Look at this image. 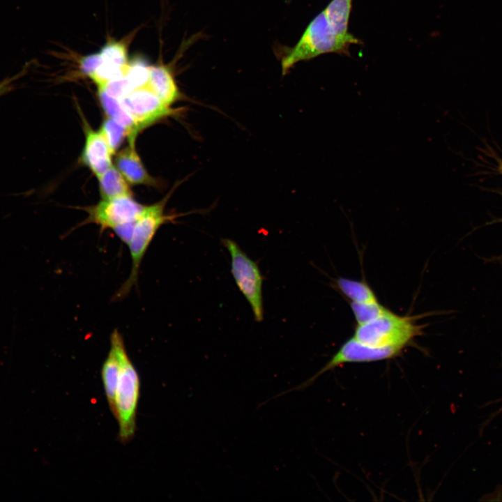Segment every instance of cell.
<instances>
[{"label": "cell", "mask_w": 502, "mask_h": 502, "mask_svg": "<svg viewBox=\"0 0 502 502\" xmlns=\"http://www.w3.org/2000/svg\"><path fill=\"white\" fill-rule=\"evenodd\" d=\"M363 42L353 35L344 37L335 32L322 10L308 24L302 36L293 47L280 50L282 75L300 61H309L321 54L336 53L350 56L351 45Z\"/></svg>", "instance_id": "obj_1"}, {"label": "cell", "mask_w": 502, "mask_h": 502, "mask_svg": "<svg viewBox=\"0 0 502 502\" xmlns=\"http://www.w3.org/2000/svg\"><path fill=\"white\" fill-rule=\"evenodd\" d=\"M110 342L115 346L120 359L115 411L113 416L119 425V439L126 443L134 437L136 432L140 380L138 372L128 354L123 335L118 329L112 331Z\"/></svg>", "instance_id": "obj_2"}, {"label": "cell", "mask_w": 502, "mask_h": 502, "mask_svg": "<svg viewBox=\"0 0 502 502\" xmlns=\"http://www.w3.org/2000/svg\"><path fill=\"white\" fill-rule=\"evenodd\" d=\"M167 196L160 201L145 206L135 220L131 238L128 244L131 258V271L128 279L114 296V300H122L137 285L142 260L158 229L162 225L172 222L178 215L165 213Z\"/></svg>", "instance_id": "obj_3"}, {"label": "cell", "mask_w": 502, "mask_h": 502, "mask_svg": "<svg viewBox=\"0 0 502 502\" xmlns=\"http://www.w3.org/2000/svg\"><path fill=\"white\" fill-rule=\"evenodd\" d=\"M416 319L390 310L363 325H357L353 337L372 347H393L404 349L421 333Z\"/></svg>", "instance_id": "obj_4"}, {"label": "cell", "mask_w": 502, "mask_h": 502, "mask_svg": "<svg viewBox=\"0 0 502 502\" xmlns=\"http://www.w3.org/2000/svg\"><path fill=\"white\" fill-rule=\"evenodd\" d=\"M222 243L230 254L231 271L237 287L250 305L255 321H262L263 277L257 264L249 258L235 241L223 238Z\"/></svg>", "instance_id": "obj_5"}, {"label": "cell", "mask_w": 502, "mask_h": 502, "mask_svg": "<svg viewBox=\"0 0 502 502\" xmlns=\"http://www.w3.org/2000/svg\"><path fill=\"white\" fill-rule=\"evenodd\" d=\"M129 61L127 45L112 39L98 52L82 56L79 68L98 87L121 76Z\"/></svg>", "instance_id": "obj_6"}, {"label": "cell", "mask_w": 502, "mask_h": 502, "mask_svg": "<svg viewBox=\"0 0 502 502\" xmlns=\"http://www.w3.org/2000/svg\"><path fill=\"white\" fill-rule=\"evenodd\" d=\"M403 349L393 347H372L365 344L353 337L347 340L331 357L327 363L316 374L302 383L282 391L275 397H280L292 391L303 390L310 386L321 374L337 367L349 363H370L387 360L397 356Z\"/></svg>", "instance_id": "obj_7"}, {"label": "cell", "mask_w": 502, "mask_h": 502, "mask_svg": "<svg viewBox=\"0 0 502 502\" xmlns=\"http://www.w3.org/2000/svg\"><path fill=\"white\" fill-rule=\"evenodd\" d=\"M119 100L130 114L139 130L161 119L181 112L164 102L151 89L149 81L145 84L132 86L131 91Z\"/></svg>", "instance_id": "obj_8"}, {"label": "cell", "mask_w": 502, "mask_h": 502, "mask_svg": "<svg viewBox=\"0 0 502 502\" xmlns=\"http://www.w3.org/2000/svg\"><path fill=\"white\" fill-rule=\"evenodd\" d=\"M144 207L132 197L102 199L96 205L84 208L88 216L82 225L93 223L102 231H114L122 225L135 222Z\"/></svg>", "instance_id": "obj_9"}, {"label": "cell", "mask_w": 502, "mask_h": 502, "mask_svg": "<svg viewBox=\"0 0 502 502\" xmlns=\"http://www.w3.org/2000/svg\"><path fill=\"white\" fill-rule=\"evenodd\" d=\"M84 124L85 142L82 154V162L99 178L112 166L113 153L100 132L93 130L85 121Z\"/></svg>", "instance_id": "obj_10"}, {"label": "cell", "mask_w": 502, "mask_h": 502, "mask_svg": "<svg viewBox=\"0 0 502 502\" xmlns=\"http://www.w3.org/2000/svg\"><path fill=\"white\" fill-rule=\"evenodd\" d=\"M136 137H129V144L116 158V166L127 181L135 185H156L155 179L146 169L135 149Z\"/></svg>", "instance_id": "obj_11"}, {"label": "cell", "mask_w": 502, "mask_h": 502, "mask_svg": "<svg viewBox=\"0 0 502 502\" xmlns=\"http://www.w3.org/2000/svg\"><path fill=\"white\" fill-rule=\"evenodd\" d=\"M149 84L153 92L169 106L183 98L173 73L163 64L151 65Z\"/></svg>", "instance_id": "obj_12"}, {"label": "cell", "mask_w": 502, "mask_h": 502, "mask_svg": "<svg viewBox=\"0 0 502 502\" xmlns=\"http://www.w3.org/2000/svg\"><path fill=\"white\" fill-rule=\"evenodd\" d=\"M120 371V359L115 346L110 342V349L101 369L102 381L107 401L112 413L115 411V397Z\"/></svg>", "instance_id": "obj_13"}, {"label": "cell", "mask_w": 502, "mask_h": 502, "mask_svg": "<svg viewBox=\"0 0 502 502\" xmlns=\"http://www.w3.org/2000/svg\"><path fill=\"white\" fill-rule=\"evenodd\" d=\"M102 199L132 197V191L127 181L113 165L98 178Z\"/></svg>", "instance_id": "obj_14"}, {"label": "cell", "mask_w": 502, "mask_h": 502, "mask_svg": "<svg viewBox=\"0 0 502 502\" xmlns=\"http://www.w3.org/2000/svg\"><path fill=\"white\" fill-rule=\"evenodd\" d=\"M353 0H331L324 10L326 17L336 33L344 37L353 36L349 31V22Z\"/></svg>", "instance_id": "obj_15"}, {"label": "cell", "mask_w": 502, "mask_h": 502, "mask_svg": "<svg viewBox=\"0 0 502 502\" xmlns=\"http://www.w3.org/2000/svg\"><path fill=\"white\" fill-rule=\"evenodd\" d=\"M98 96L102 107L108 117L124 127L128 132V137H136L139 130L120 101L102 92L98 91Z\"/></svg>", "instance_id": "obj_16"}, {"label": "cell", "mask_w": 502, "mask_h": 502, "mask_svg": "<svg viewBox=\"0 0 502 502\" xmlns=\"http://www.w3.org/2000/svg\"><path fill=\"white\" fill-rule=\"evenodd\" d=\"M339 290L353 303H374L378 299L372 288L364 281L339 277L336 280Z\"/></svg>", "instance_id": "obj_17"}, {"label": "cell", "mask_w": 502, "mask_h": 502, "mask_svg": "<svg viewBox=\"0 0 502 502\" xmlns=\"http://www.w3.org/2000/svg\"><path fill=\"white\" fill-rule=\"evenodd\" d=\"M351 308L358 325H363L378 318L388 309L377 302L351 303Z\"/></svg>", "instance_id": "obj_18"}, {"label": "cell", "mask_w": 502, "mask_h": 502, "mask_svg": "<svg viewBox=\"0 0 502 502\" xmlns=\"http://www.w3.org/2000/svg\"><path fill=\"white\" fill-rule=\"evenodd\" d=\"M99 131L106 140L113 154L121 146L125 137L129 135L124 127L110 118L103 121Z\"/></svg>", "instance_id": "obj_19"}, {"label": "cell", "mask_w": 502, "mask_h": 502, "mask_svg": "<svg viewBox=\"0 0 502 502\" xmlns=\"http://www.w3.org/2000/svg\"><path fill=\"white\" fill-rule=\"evenodd\" d=\"M24 74V71L19 73L15 76L6 79L0 82V96L6 93L12 89L13 82L16 80L18 77H20Z\"/></svg>", "instance_id": "obj_20"}, {"label": "cell", "mask_w": 502, "mask_h": 502, "mask_svg": "<svg viewBox=\"0 0 502 502\" xmlns=\"http://www.w3.org/2000/svg\"><path fill=\"white\" fill-rule=\"evenodd\" d=\"M501 401H502V397L499 398V399L495 400L492 401V402H488L487 403H486V404H485L483 405V407H484V406H489V405H490V404H494V403L500 402H501ZM502 413V406H501V407H500L497 411H496L495 412L492 413L489 416V418L482 424V426H481L480 429V434H482V431L484 430V428H485L495 417H496L497 416H499V415L500 413Z\"/></svg>", "instance_id": "obj_21"}, {"label": "cell", "mask_w": 502, "mask_h": 502, "mask_svg": "<svg viewBox=\"0 0 502 502\" xmlns=\"http://www.w3.org/2000/svg\"><path fill=\"white\" fill-rule=\"evenodd\" d=\"M498 162H499V166H498L499 172L501 174H502V161H498Z\"/></svg>", "instance_id": "obj_22"}]
</instances>
